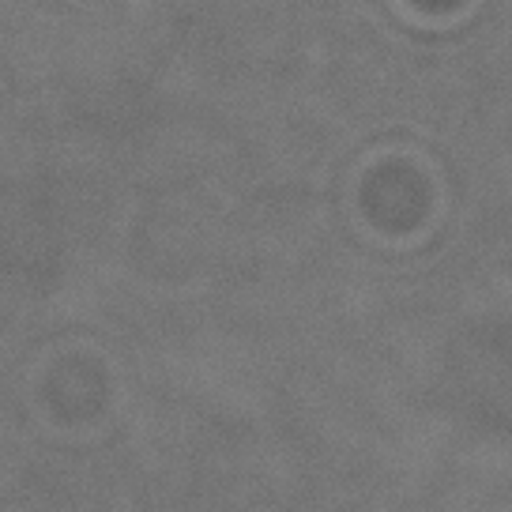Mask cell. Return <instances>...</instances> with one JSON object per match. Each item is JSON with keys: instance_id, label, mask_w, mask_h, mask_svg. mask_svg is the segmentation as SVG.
<instances>
[]
</instances>
